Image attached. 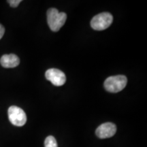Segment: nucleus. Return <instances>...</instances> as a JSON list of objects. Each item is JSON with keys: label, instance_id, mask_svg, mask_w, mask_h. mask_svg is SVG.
Masks as SVG:
<instances>
[{"label": "nucleus", "instance_id": "9", "mask_svg": "<svg viewBox=\"0 0 147 147\" xmlns=\"http://www.w3.org/2000/svg\"><path fill=\"white\" fill-rule=\"evenodd\" d=\"M21 1V0H9V1H8V2L9 3V4H10L11 7H12V8H16Z\"/></svg>", "mask_w": 147, "mask_h": 147}, {"label": "nucleus", "instance_id": "1", "mask_svg": "<svg viewBox=\"0 0 147 147\" xmlns=\"http://www.w3.org/2000/svg\"><path fill=\"white\" fill-rule=\"evenodd\" d=\"M67 15L65 12H59L56 8H51L47 12V22L53 32H57L65 24Z\"/></svg>", "mask_w": 147, "mask_h": 147}, {"label": "nucleus", "instance_id": "7", "mask_svg": "<svg viewBox=\"0 0 147 147\" xmlns=\"http://www.w3.org/2000/svg\"><path fill=\"white\" fill-rule=\"evenodd\" d=\"M0 63L5 68H13L19 65L20 59L14 54L4 55L0 59Z\"/></svg>", "mask_w": 147, "mask_h": 147}, {"label": "nucleus", "instance_id": "10", "mask_svg": "<svg viewBox=\"0 0 147 147\" xmlns=\"http://www.w3.org/2000/svg\"><path fill=\"white\" fill-rule=\"evenodd\" d=\"M4 33H5V28L3 27L2 25L0 24V40L2 38L3 35H4Z\"/></svg>", "mask_w": 147, "mask_h": 147}, {"label": "nucleus", "instance_id": "2", "mask_svg": "<svg viewBox=\"0 0 147 147\" xmlns=\"http://www.w3.org/2000/svg\"><path fill=\"white\" fill-rule=\"evenodd\" d=\"M127 83V78L123 75L110 76L104 82V88L110 93H118L125 87Z\"/></svg>", "mask_w": 147, "mask_h": 147}, {"label": "nucleus", "instance_id": "4", "mask_svg": "<svg viewBox=\"0 0 147 147\" xmlns=\"http://www.w3.org/2000/svg\"><path fill=\"white\" fill-rule=\"evenodd\" d=\"M8 114L9 120L14 125L21 127L26 123L27 115L22 108L12 106L8 108Z\"/></svg>", "mask_w": 147, "mask_h": 147}, {"label": "nucleus", "instance_id": "5", "mask_svg": "<svg viewBox=\"0 0 147 147\" xmlns=\"http://www.w3.org/2000/svg\"><path fill=\"white\" fill-rule=\"evenodd\" d=\"M46 78L55 86H62L66 81V76L63 71L58 69L51 68L45 73Z\"/></svg>", "mask_w": 147, "mask_h": 147}, {"label": "nucleus", "instance_id": "3", "mask_svg": "<svg viewBox=\"0 0 147 147\" xmlns=\"http://www.w3.org/2000/svg\"><path fill=\"white\" fill-rule=\"evenodd\" d=\"M113 21V16L109 12H102L92 18L91 26L97 31H102L109 27Z\"/></svg>", "mask_w": 147, "mask_h": 147}, {"label": "nucleus", "instance_id": "8", "mask_svg": "<svg viewBox=\"0 0 147 147\" xmlns=\"http://www.w3.org/2000/svg\"><path fill=\"white\" fill-rule=\"evenodd\" d=\"M45 147H58L56 139L53 136H49L45 141Z\"/></svg>", "mask_w": 147, "mask_h": 147}, {"label": "nucleus", "instance_id": "6", "mask_svg": "<svg viewBox=\"0 0 147 147\" xmlns=\"http://www.w3.org/2000/svg\"><path fill=\"white\" fill-rule=\"evenodd\" d=\"M117 131V126L113 123H105L97 128L95 134L101 139L109 138L113 137Z\"/></svg>", "mask_w": 147, "mask_h": 147}]
</instances>
